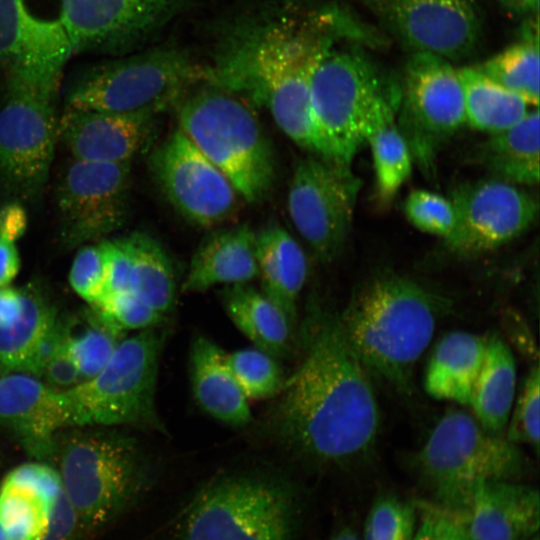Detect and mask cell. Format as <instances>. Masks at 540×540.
Segmentation results:
<instances>
[{"label":"cell","mask_w":540,"mask_h":540,"mask_svg":"<svg viewBox=\"0 0 540 540\" xmlns=\"http://www.w3.org/2000/svg\"><path fill=\"white\" fill-rule=\"evenodd\" d=\"M302 336V361L284 379L273 429L316 463L357 464L372 454L380 431L370 374L348 344L338 314L313 308Z\"/></svg>","instance_id":"cell-1"},{"label":"cell","mask_w":540,"mask_h":540,"mask_svg":"<svg viewBox=\"0 0 540 540\" xmlns=\"http://www.w3.org/2000/svg\"><path fill=\"white\" fill-rule=\"evenodd\" d=\"M342 19L316 22L282 16L235 34L209 71V83L265 105L298 146L329 160L310 99L312 74L336 39L355 29Z\"/></svg>","instance_id":"cell-2"},{"label":"cell","mask_w":540,"mask_h":540,"mask_svg":"<svg viewBox=\"0 0 540 540\" xmlns=\"http://www.w3.org/2000/svg\"><path fill=\"white\" fill-rule=\"evenodd\" d=\"M446 307L445 299L420 283L380 272L355 290L338 318L368 373L410 392L414 367Z\"/></svg>","instance_id":"cell-3"},{"label":"cell","mask_w":540,"mask_h":540,"mask_svg":"<svg viewBox=\"0 0 540 540\" xmlns=\"http://www.w3.org/2000/svg\"><path fill=\"white\" fill-rule=\"evenodd\" d=\"M50 463L91 537L126 512L147 486V471L132 441L95 426L59 432Z\"/></svg>","instance_id":"cell-4"},{"label":"cell","mask_w":540,"mask_h":540,"mask_svg":"<svg viewBox=\"0 0 540 540\" xmlns=\"http://www.w3.org/2000/svg\"><path fill=\"white\" fill-rule=\"evenodd\" d=\"M179 129L231 182L242 200L258 203L275 180L272 145L252 109L211 85L177 105Z\"/></svg>","instance_id":"cell-5"},{"label":"cell","mask_w":540,"mask_h":540,"mask_svg":"<svg viewBox=\"0 0 540 540\" xmlns=\"http://www.w3.org/2000/svg\"><path fill=\"white\" fill-rule=\"evenodd\" d=\"M208 69L176 49L157 48L99 62L73 81L66 109L153 116L178 105Z\"/></svg>","instance_id":"cell-6"},{"label":"cell","mask_w":540,"mask_h":540,"mask_svg":"<svg viewBox=\"0 0 540 540\" xmlns=\"http://www.w3.org/2000/svg\"><path fill=\"white\" fill-rule=\"evenodd\" d=\"M282 482L251 475L212 481L189 502L177 540H295L301 509Z\"/></svg>","instance_id":"cell-7"},{"label":"cell","mask_w":540,"mask_h":540,"mask_svg":"<svg viewBox=\"0 0 540 540\" xmlns=\"http://www.w3.org/2000/svg\"><path fill=\"white\" fill-rule=\"evenodd\" d=\"M528 463L517 444L484 428L464 411L446 412L416 456V470L433 504L448 508L486 481H519Z\"/></svg>","instance_id":"cell-8"},{"label":"cell","mask_w":540,"mask_h":540,"mask_svg":"<svg viewBox=\"0 0 540 540\" xmlns=\"http://www.w3.org/2000/svg\"><path fill=\"white\" fill-rule=\"evenodd\" d=\"M155 328L122 339L101 371L63 391L73 427L158 424L154 398L162 338Z\"/></svg>","instance_id":"cell-9"},{"label":"cell","mask_w":540,"mask_h":540,"mask_svg":"<svg viewBox=\"0 0 540 540\" xmlns=\"http://www.w3.org/2000/svg\"><path fill=\"white\" fill-rule=\"evenodd\" d=\"M383 93L378 72L361 51L332 46L326 52L312 74L310 99L330 161L351 166L364 143L369 113Z\"/></svg>","instance_id":"cell-10"},{"label":"cell","mask_w":540,"mask_h":540,"mask_svg":"<svg viewBox=\"0 0 540 540\" xmlns=\"http://www.w3.org/2000/svg\"><path fill=\"white\" fill-rule=\"evenodd\" d=\"M396 123L413 162L432 175L442 146L466 124L461 81L448 60L413 52L404 73Z\"/></svg>","instance_id":"cell-11"},{"label":"cell","mask_w":540,"mask_h":540,"mask_svg":"<svg viewBox=\"0 0 540 540\" xmlns=\"http://www.w3.org/2000/svg\"><path fill=\"white\" fill-rule=\"evenodd\" d=\"M360 186L351 166L313 154L297 161L287 209L295 229L319 261L331 262L343 248Z\"/></svg>","instance_id":"cell-12"},{"label":"cell","mask_w":540,"mask_h":540,"mask_svg":"<svg viewBox=\"0 0 540 540\" xmlns=\"http://www.w3.org/2000/svg\"><path fill=\"white\" fill-rule=\"evenodd\" d=\"M0 106V176L20 194L33 196L45 185L58 136L56 96L4 83Z\"/></svg>","instance_id":"cell-13"},{"label":"cell","mask_w":540,"mask_h":540,"mask_svg":"<svg viewBox=\"0 0 540 540\" xmlns=\"http://www.w3.org/2000/svg\"><path fill=\"white\" fill-rule=\"evenodd\" d=\"M149 166L171 205L196 226L215 228L239 211L231 182L179 128L153 151Z\"/></svg>","instance_id":"cell-14"},{"label":"cell","mask_w":540,"mask_h":540,"mask_svg":"<svg viewBox=\"0 0 540 540\" xmlns=\"http://www.w3.org/2000/svg\"><path fill=\"white\" fill-rule=\"evenodd\" d=\"M72 55L58 18L36 16L27 0H0V74L4 83L57 96Z\"/></svg>","instance_id":"cell-15"},{"label":"cell","mask_w":540,"mask_h":540,"mask_svg":"<svg viewBox=\"0 0 540 540\" xmlns=\"http://www.w3.org/2000/svg\"><path fill=\"white\" fill-rule=\"evenodd\" d=\"M455 225L446 245L461 254L493 250L526 231L538 215V200L495 178L462 184L449 198Z\"/></svg>","instance_id":"cell-16"},{"label":"cell","mask_w":540,"mask_h":540,"mask_svg":"<svg viewBox=\"0 0 540 540\" xmlns=\"http://www.w3.org/2000/svg\"><path fill=\"white\" fill-rule=\"evenodd\" d=\"M129 180L130 162L70 163L58 191L62 237L68 246L101 239L120 227Z\"/></svg>","instance_id":"cell-17"},{"label":"cell","mask_w":540,"mask_h":540,"mask_svg":"<svg viewBox=\"0 0 540 540\" xmlns=\"http://www.w3.org/2000/svg\"><path fill=\"white\" fill-rule=\"evenodd\" d=\"M179 0H59L57 17L73 54L126 53L152 32Z\"/></svg>","instance_id":"cell-18"},{"label":"cell","mask_w":540,"mask_h":540,"mask_svg":"<svg viewBox=\"0 0 540 540\" xmlns=\"http://www.w3.org/2000/svg\"><path fill=\"white\" fill-rule=\"evenodd\" d=\"M383 22L413 52L448 61L474 51L480 22L471 0H371Z\"/></svg>","instance_id":"cell-19"},{"label":"cell","mask_w":540,"mask_h":540,"mask_svg":"<svg viewBox=\"0 0 540 540\" xmlns=\"http://www.w3.org/2000/svg\"><path fill=\"white\" fill-rule=\"evenodd\" d=\"M73 426L63 391L22 372L0 378V428L12 432L39 461L50 463L56 435Z\"/></svg>","instance_id":"cell-20"},{"label":"cell","mask_w":540,"mask_h":540,"mask_svg":"<svg viewBox=\"0 0 540 540\" xmlns=\"http://www.w3.org/2000/svg\"><path fill=\"white\" fill-rule=\"evenodd\" d=\"M539 504V492L531 486L486 481L451 507L436 506L460 523L471 540H520L539 531Z\"/></svg>","instance_id":"cell-21"},{"label":"cell","mask_w":540,"mask_h":540,"mask_svg":"<svg viewBox=\"0 0 540 540\" xmlns=\"http://www.w3.org/2000/svg\"><path fill=\"white\" fill-rule=\"evenodd\" d=\"M148 115H125L65 109L58 136L74 159L94 162H130L152 133Z\"/></svg>","instance_id":"cell-22"},{"label":"cell","mask_w":540,"mask_h":540,"mask_svg":"<svg viewBox=\"0 0 540 540\" xmlns=\"http://www.w3.org/2000/svg\"><path fill=\"white\" fill-rule=\"evenodd\" d=\"M62 492L57 472L42 463L17 466L0 485V523L9 540H41Z\"/></svg>","instance_id":"cell-23"},{"label":"cell","mask_w":540,"mask_h":540,"mask_svg":"<svg viewBox=\"0 0 540 540\" xmlns=\"http://www.w3.org/2000/svg\"><path fill=\"white\" fill-rule=\"evenodd\" d=\"M258 277L256 232L242 224L208 233L196 248L182 284L185 293Z\"/></svg>","instance_id":"cell-24"},{"label":"cell","mask_w":540,"mask_h":540,"mask_svg":"<svg viewBox=\"0 0 540 540\" xmlns=\"http://www.w3.org/2000/svg\"><path fill=\"white\" fill-rule=\"evenodd\" d=\"M256 259L262 292L294 328L297 299L308 276V261L299 243L283 227L268 224L256 233Z\"/></svg>","instance_id":"cell-25"},{"label":"cell","mask_w":540,"mask_h":540,"mask_svg":"<svg viewBox=\"0 0 540 540\" xmlns=\"http://www.w3.org/2000/svg\"><path fill=\"white\" fill-rule=\"evenodd\" d=\"M488 336L453 331L435 346L424 377L426 392L435 399L469 404L479 376Z\"/></svg>","instance_id":"cell-26"},{"label":"cell","mask_w":540,"mask_h":540,"mask_svg":"<svg viewBox=\"0 0 540 540\" xmlns=\"http://www.w3.org/2000/svg\"><path fill=\"white\" fill-rule=\"evenodd\" d=\"M191 381L198 404L212 417L240 427L251 421L248 399L225 361V353L210 339L197 337L190 353Z\"/></svg>","instance_id":"cell-27"},{"label":"cell","mask_w":540,"mask_h":540,"mask_svg":"<svg viewBox=\"0 0 540 540\" xmlns=\"http://www.w3.org/2000/svg\"><path fill=\"white\" fill-rule=\"evenodd\" d=\"M538 109L479 145L475 160L495 179L514 185L539 182L540 127Z\"/></svg>","instance_id":"cell-28"},{"label":"cell","mask_w":540,"mask_h":540,"mask_svg":"<svg viewBox=\"0 0 540 540\" xmlns=\"http://www.w3.org/2000/svg\"><path fill=\"white\" fill-rule=\"evenodd\" d=\"M396 109L383 93L374 103L365 127L364 142L370 146L375 174V195L387 207L409 179L413 158L396 123Z\"/></svg>","instance_id":"cell-29"},{"label":"cell","mask_w":540,"mask_h":540,"mask_svg":"<svg viewBox=\"0 0 540 540\" xmlns=\"http://www.w3.org/2000/svg\"><path fill=\"white\" fill-rule=\"evenodd\" d=\"M516 366L508 345L497 335L487 339L484 361L468 406L488 431L504 434L515 400Z\"/></svg>","instance_id":"cell-30"},{"label":"cell","mask_w":540,"mask_h":540,"mask_svg":"<svg viewBox=\"0 0 540 540\" xmlns=\"http://www.w3.org/2000/svg\"><path fill=\"white\" fill-rule=\"evenodd\" d=\"M222 302L232 322L256 348L274 358L288 350L293 327L262 291L248 283L228 285L222 291Z\"/></svg>","instance_id":"cell-31"},{"label":"cell","mask_w":540,"mask_h":540,"mask_svg":"<svg viewBox=\"0 0 540 540\" xmlns=\"http://www.w3.org/2000/svg\"><path fill=\"white\" fill-rule=\"evenodd\" d=\"M464 100L465 122L473 129L494 134L503 131L529 112V103L504 88L478 67L457 69Z\"/></svg>","instance_id":"cell-32"},{"label":"cell","mask_w":540,"mask_h":540,"mask_svg":"<svg viewBox=\"0 0 540 540\" xmlns=\"http://www.w3.org/2000/svg\"><path fill=\"white\" fill-rule=\"evenodd\" d=\"M22 289L23 306L13 319L0 325V366L24 372L37 345L58 318L56 308L32 286Z\"/></svg>","instance_id":"cell-33"},{"label":"cell","mask_w":540,"mask_h":540,"mask_svg":"<svg viewBox=\"0 0 540 540\" xmlns=\"http://www.w3.org/2000/svg\"><path fill=\"white\" fill-rule=\"evenodd\" d=\"M131 255L130 290L162 314L176 298V279L170 258L160 243L137 232L123 238Z\"/></svg>","instance_id":"cell-34"},{"label":"cell","mask_w":540,"mask_h":540,"mask_svg":"<svg viewBox=\"0 0 540 540\" xmlns=\"http://www.w3.org/2000/svg\"><path fill=\"white\" fill-rule=\"evenodd\" d=\"M490 79L520 95L530 105L539 103V41L529 36L478 67Z\"/></svg>","instance_id":"cell-35"},{"label":"cell","mask_w":540,"mask_h":540,"mask_svg":"<svg viewBox=\"0 0 540 540\" xmlns=\"http://www.w3.org/2000/svg\"><path fill=\"white\" fill-rule=\"evenodd\" d=\"M85 325L74 329L67 320L66 348L84 380L95 376L109 361L124 333L107 324L92 308Z\"/></svg>","instance_id":"cell-36"},{"label":"cell","mask_w":540,"mask_h":540,"mask_svg":"<svg viewBox=\"0 0 540 540\" xmlns=\"http://www.w3.org/2000/svg\"><path fill=\"white\" fill-rule=\"evenodd\" d=\"M225 361L247 399L271 397L281 390L284 379L270 354L245 348L225 354Z\"/></svg>","instance_id":"cell-37"},{"label":"cell","mask_w":540,"mask_h":540,"mask_svg":"<svg viewBox=\"0 0 540 540\" xmlns=\"http://www.w3.org/2000/svg\"><path fill=\"white\" fill-rule=\"evenodd\" d=\"M417 515L414 502L392 494L380 495L368 511L361 540H412Z\"/></svg>","instance_id":"cell-38"},{"label":"cell","mask_w":540,"mask_h":540,"mask_svg":"<svg viewBox=\"0 0 540 540\" xmlns=\"http://www.w3.org/2000/svg\"><path fill=\"white\" fill-rule=\"evenodd\" d=\"M540 411V371L536 362L529 370L514 400L505 437L514 444H527L538 454Z\"/></svg>","instance_id":"cell-39"},{"label":"cell","mask_w":540,"mask_h":540,"mask_svg":"<svg viewBox=\"0 0 540 540\" xmlns=\"http://www.w3.org/2000/svg\"><path fill=\"white\" fill-rule=\"evenodd\" d=\"M91 308L107 324L124 334L128 330L155 328L165 317L131 290L107 294Z\"/></svg>","instance_id":"cell-40"},{"label":"cell","mask_w":540,"mask_h":540,"mask_svg":"<svg viewBox=\"0 0 540 540\" xmlns=\"http://www.w3.org/2000/svg\"><path fill=\"white\" fill-rule=\"evenodd\" d=\"M403 208L409 222L423 232L445 239L453 231L455 212L449 198L415 189L406 197Z\"/></svg>","instance_id":"cell-41"},{"label":"cell","mask_w":540,"mask_h":540,"mask_svg":"<svg viewBox=\"0 0 540 540\" xmlns=\"http://www.w3.org/2000/svg\"><path fill=\"white\" fill-rule=\"evenodd\" d=\"M69 282L73 290L90 305L105 296V260L100 244L79 249L69 272Z\"/></svg>","instance_id":"cell-42"},{"label":"cell","mask_w":540,"mask_h":540,"mask_svg":"<svg viewBox=\"0 0 540 540\" xmlns=\"http://www.w3.org/2000/svg\"><path fill=\"white\" fill-rule=\"evenodd\" d=\"M414 503L421 520L412 540H471L460 523L430 501Z\"/></svg>","instance_id":"cell-43"},{"label":"cell","mask_w":540,"mask_h":540,"mask_svg":"<svg viewBox=\"0 0 540 540\" xmlns=\"http://www.w3.org/2000/svg\"><path fill=\"white\" fill-rule=\"evenodd\" d=\"M106 273V294L130 290L132 260L123 239L100 243Z\"/></svg>","instance_id":"cell-44"},{"label":"cell","mask_w":540,"mask_h":540,"mask_svg":"<svg viewBox=\"0 0 540 540\" xmlns=\"http://www.w3.org/2000/svg\"><path fill=\"white\" fill-rule=\"evenodd\" d=\"M89 538L91 536L62 491L55 501L47 531L41 540H88Z\"/></svg>","instance_id":"cell-45"},{"label":"cell","mask_w":540,"mask_h":540,"mask_svg":"<svg viewBox=\"0 0 540 540\" xmlns=\"http://www.w3.org/2000/svg\"><path fill=\"white\" fill-rule=\"evenodd\" d=\"M41 377H44L46 385L57 391H66L81 382V375L66 348L65 341L48 361Z\"/></svg>","instance_id":"cell-46"},{"label":"cell","mask_w":540,"mask_h":540,"mask_svg":"<svg viewBox=\"0 0 540 540\" xmlns=\"http://www.w3.org/2000/svg\"><path fill=\"white\" fill-rule=\"evenodd\" d=\"M28 217L25 209L10 203L0 209V238L15 243L26 231Z\"/></svg>","instance_id":"cell-47"},{"label":"cell","mask_w":540,"mask_h":540,"mask_svg":"<svg viewBox=\"0 0 540 540\" xmlns=\"http://www.w3.org/2000/svg\"><path fill=\"white\" fill-rule=\"evenodd\" d=\"M20 269L15 243L0 238V287L8 286Z\"/></svg>","instance_id":"cell-48"},{"label":"cell","mask_w":540,"mask_h":540,"mask_svg":"<svg viewBox=\"0 0 540 540\" xmlns=\"http://www.w3.org/2000/svg\"><path fill=\"white\" fill-rule=\"evenodd\" d=\"M503 7L516 14H533L538 11L539 0H497Z\"/></svg>","instance_id":"cell-49"},{"label":"cell","mask_w":540,"mask_h":540,"mask_svg":"<svg viewBox=\"0 0 540 540\" xmlns=\"http://www.w3.org/2000/svg\"><path fill=\"white\" fill-rule=\"evenodd\" d=\"M328 540H361V538L354 528L344 525L335 530Z\"/></svg>","instance_id":"cell-50"},{"label":"cell","mask_w":540,"mask_h":540,"mask_svg":"<svg viewBox=\"0 0 540 540\" xmlns=\"http://www.w3.org/2000/svg\"><path fill=\"white\" fill-rule=\"evenodd\" d=\"M520 540H539V531L538 532H534V533H531V534H528L526 536H524L522 539Z\"/></svg>","instance_id":"cell-51"},{"label":"cell","mask_w":540,"mask_h":540,"mask_svg":"<svg viewBox=\"0 0 540 540\" xmlns=\"http://www.w3.org/2000/svg\"><path fill=\"white\" fill-rule=\"evenodd\" d=\"M0 540H9L5 530L3 529L2 525H1V523H0Z\"/></svg>","instance_id":"cell-52"}]
</instances>
